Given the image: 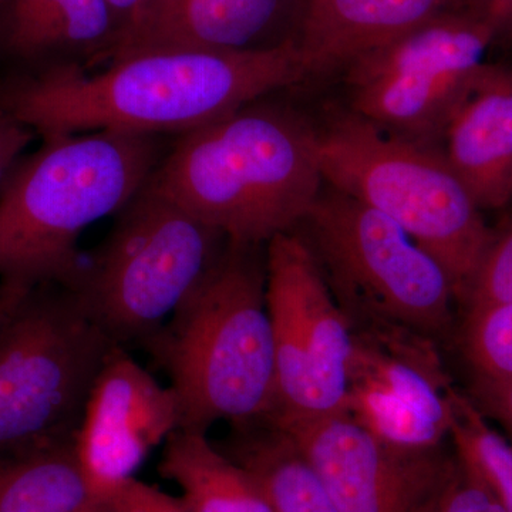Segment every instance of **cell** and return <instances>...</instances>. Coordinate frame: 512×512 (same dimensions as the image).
<instances>
[{"label": "cell", "instance_id": "26", "mask_svg": "<svg viewBox=\"0 0 512 512\" xmlns=\"http://www.w3.org/2000/svg\"><path fill=\"white\" fill-rule=\"evenodd\" d=\"M471 402L487 419L501 424L512 444V379L480 382L474 380Z\"/></svg>", "mask_w": 512, "mask_h": 512}, {"label": "cell", "instance_id": "30", "mask_svg": "<svg viewBox=\"0 0 512 512\" xmlns=\"http://www.w3.org/2000/svg\"><path fill=\"white\" fill-rule=\"evenodd\" d=\"M507 42L512 45V16L511 18L505 19L501 23L500 36H498V42Z\"/></svg>", "mask_w": 512, "mask_h": 512}, {"label": "cell", "instance_id": "16", "mask_svg": "<svg viewBox=\"0 0 512 512\" xmlns=\"http://www.w3.org/2000/svg\"><path fill=\"white\" fill-rule=\"evenodd\" d=\"M448 163L481 211L512 205V64L487 62L443 140Z\"/></svg>", "mask_w": 512, "mask_h": 512}, {"label": "cell", "instance_id": "27", "mask_svg": "<svg viewBox=\"0 0 512 512\" xmlns=\"http://www.w3.org/2000/svg\"><path fill=\"white\" fill-rule=\"evenodd\" d=\"M36 131L32 127L20 123L12 133L0 140V184L5 180L10 168L22 156L23 150L35 140Z\"/></svg>", "mask_w": 512, "mask_h": 512}, {"label": "cell", "instance_id": "17", "mask_svg": "<svg viewBox=\"0 0 512 512\" xmlns=\"http://www.w3.org/2000/svg\"><path fill=\"white\" fill-rule=\"evenodd\" d=\"M470 0H311L301 47L309 74L343 69Z\"/></svg>", "mask_w": 512, "mask_h": 512}, {"label": "cell", "instance_id": "9", "mask_svg": "<svg viewBox=\"0 0 512 512\" xmlns=\"http://www.w3.org/2000/svg\"><path fill=\"white\" fill-rule=\"evenodd\" d=\"M500 22L483 10L444 13L346 64L350 111L387 136L441 148Z\"/></svg>", "mask_w": 512, "mask_h": 512}, {"label": "cell", "instance_id": "3", "mask_svg": "<svg viewBox=\"0 0 512 512\" xmlns=\"http://www.w3.org/2000/svg\"><path fill=\"white\" fill-rule=\"evenodd\" d=\"M174 138L128 130L43 136L0 184V285L73 288L84 229L146 185Z\"/></svg>", "mask_w": 512, "mask_h": 512}, {"label": "cell", "instance_id": "31", "mask_svg": "<svg viewBox=\"0 0 512 512\" xmlns=\"http://www.w3.org/2000/svg\"><path fill=\"white\" fill-rule=\"evenodd\" d=\"M148 3H150V2H148ZM147 6H148V5H147Z\"/></svg>", "mask_w": 512, "mask_h": 512}, {"label": "cell", "instance_id": "15", "mask_svg": "<svg viewBox=\"0 0 512 512\" xmlns=\"http://www.w3.org/2000/svg\"><path fill=\"white\" fill-rule=\"evenodd\" d=\"M120 26L107 0H0V53L6 77L109 64Z\"/></svg>", "mask_w": 512, "mask_h": 512}, {"label": "cell", "instance_id": "6", "mask_svg": "<svg viewBox=\"0 0 512 512\" xmlns=\"http://www.w3.org/2000/svg\"><path fill=\"white\" fill-rule=\"evenodd\" d=\"M228 244L221 229L146 183L114 215L113 228L70 289L117 346H144Z\"/></svg>", "mask_w": 512, "mask_h": 512}, {"label": "cell", "instance_id": "12", "mask_svg": "<svg viewBox=\"0 0 512 512\" xmlns=\"http://www.w3.org/2000/svg\"><path fill=\"white\" fill-rule=\"evenodd\" d=\"M311 464L339 512H430L457 466L446 448L383 443L348 413L271 419Z\"/></svg>", "mask_w": 512, "mask_h": 512}, {"label": "cell", "instance_id": "7", "mask_svg": "<svg viewBox=\"0 0 512 512\" xmlns=\"http://www.w3.org/2000/svg\"><path fill=\"white\" fill-rule=\"evenodd\" d=\"M293 232L309 248L350 328L402 326L443 340L453 330V284L396 222L323 181Z\"/></svg>", "mask_w": 512, "mask_h": 512}, {"label": "cell", "instance_id": "11", "mask_svg": "<svg viewBox=\"0 0 512 512\" xmlns=\"http://www.w3.org/2000/svg\"><path fill=\"white\" fill-rule=\"evenodd\" d=\"M346 413L400 450L443 447L454 396L439 342L402 326L353 328Z\"/></svg>", "mask_w": 512, "mask_h": 512}, {"label": "cell", "instance_id": "4", "mask_svg": "<svg viewBox=\"0 0 512 512\" xmlns=\"http://www.w3.org/2000/svg\"><path fill=\"white\" fill-rule=\"evenodd\" d=\"M144 348L170 376L180 429L269 420L278 409L266 245L229 239L220 261Z\"/></svg>", "mask_w": 512, "mask_h": 512}, {"label": "cell", "instance_id": "29", "mask_svg": "<svg viewBox=\"0 0 512 512\" xmlns=\"http://www.w3.org/2000/svg\"><path fill=\"white\" fill-rule=\"evenodd\" d=\"M470 2L474 8L483 10L497 19L500 26L505 19L512 16V0H470Z\"/></svg>", "mask_w": 512, "mask_h": 512}, {"label": "cell", "instance_id": "24", "mask_svg": "<svg viewBox=\"0 0 512 512\" xmlns=\"http://www.w3.org/2000/svg\"><path fill=\"white\" fill-rule=\"evenodd\" d=\"M430 512L501 511L483 483L457 457L456 470Z\"/></svg>", "mask_w": 512, "mask_h": 512}, {"label": "cell", "instance_id": "8", "mask_svg": "<svg viewBox=\"0 0 512 512\" xmlns=\"http://www.w3.org/2000/svg\"><path fill=\"white\" fill-rule=\"evenodd\" d=\"M114 346L73 289H29L0 329V457L74 443Z\"/></svg>", "mask_w": 512, "mask_h": 512}, {"label": "cell", "instance_id": "23", "mask_svg": "<svg viewBox=\"0 0 512 512\" xmlns=\"http://www.w3.org/2000/svg\"><path fill=\"white\" fill-rule=\"evenodd\" d=\"M512 302V220L494 229L464 299V311Z\"/></svg>", "mask_w": 512, "mask_h": 512}, {"label": "cell", "instance_id": "10", "mask_svg": "<svg viewBox=\"0 0 512 512\" xmlns=\"http://www.w3.org/2000/svg\"><path fill=\"white\" fill-rule=\"evenodd\" d=\"M266 303L278 383L271 419L346 413L352 328L296 232L266 244Z\"/></svg>", "mask_w": 512, "mask_h": 512}, {"label": "cell", "instance_id": "18", "mask_svg": "<svg viewBox=\"0 0 512 512\" xmlns=\"http://www.w3.org/2000/svg\"><path fill=\"white\" fill-rule=\"evenodd\" d=\"M158 471L178 485L190 512H272L254 474L212 444L207 433L175 430L165 440Z\"/></svg>", "mask_w": 512, "mask_h": 512}, {"label": "cell", "instance_id": "19", "mask_svg": "<svg viewBox=\"0 0 512 512\" xmlns=\"http://www.w3.org/2000/svg\"><path fill=\"white\" fill-rule=\"evenodd\" d=\"M224 451L254 474L272 512H339L311 464L271 420L234 424Z\"/></svg>", "mask_w": 512, "mask_h": 512}, {"label": "cell", "instance_id": "2", "mask_svg": "<svg viewBox=\"0 0 512 512\" xmlns=\"http://www.w3.org/2000/svg\"><path fill=\"white\" fill-rule=\"evenodd\" d=\"M275 93L175 136L147 184L232 241L293 231L325 180L318 128Z\"/></svg>", "mask_w": 512, "mask_h": 512}, {"label": "cell", "instance_id": "22", "mask_svg": "<svg viewBox=\"0 0 512 512\" xmlns=\"http://www.w3.org/2000/svg\"><path fill=\"white\" fill-rule=\"evenodd\" d=\"M460 346L474 380L512 379V302L467 311Z\"/></svg>", "mask_w": 512, "mask_h": 512}, {"label": "cell", "instance_id": "14", "mask_svg": "<svg viewBox=\"0 0 512 512\" xmlns=\"http://www.w3.org/2000/svg\"><path fill=\"white\" fill-rule=\"evenodd\" d=\"M311 0H150L110 62L150 50L301 49Z\"/></svg>", "mask_w": 512, "mask_h": 512}, {"label": "cell", "instance_id": "20", "mask_svg": "<svg viewBox=\"0 0 512 512\" xmlns=\"http://www.w3.org/2000/svg\"><path fill=\"white\" fill-rule=\"evenodd\" d=\"M0 512H113L77 461L74 443L0 457Z\"/></svg>", "mask_w": 512, "mask_h": 512}, {"label": "cell", "instance_id": "5", "mask_svg": "<svg viewBox=\"0 0 512 512\" xmlns=\"http://www.w3.org/2000/svg\"><path fill=\"white\" fill-rule=\"evenodd\" d=\"M318 158L325 183L382 212L443 266L463 305L494 229L444 151L348 111L318 131Z\"/></svg>", "mask_w": 512, "mask_h": 512}, {"label": "cell", "instance_id": "28", "mask_svg": "<svg viewBox=\"0 0 512 512\" xmlns=\"http://www.w3.org/2000/svg\"><path fill=\"white\" fill-rule=\"evenodd\" d=\"M148 2L150 0H107L120 26V40L136 26Z\"/></svg>", "mask_w": 512, "mask_h": 512}, {"label": "cell", "instance_id": "13", "mask_svg": "<svg viewBox=\"0 0 512 512\" xmlns=\"http://www.w3.org/2000/svg\"><path fill=\"white\" fill-rule=\"evenodd\" d=\"M177 397L121 346H114L101 367L74 451L100 497L136 478L148 454L180 429Z\"/></svg>", "mask_w": 512, "mask_h": 512}, {"label": "cell", "instance_id": "1", "mask_svg": "<svg viewBox=\"0 0 512 512\" xmlns=\"http://www.w3.org/2000/svg\"><path fill=\"white\" fill-rule=\"evenodd\" d=\"M311 77L301 49L271 53L150 50L89 76L55 70L0 80V110L37 136L99 130L178 134Z\"/></svg>", "mask_w": 512, "mask_h": 512}, {"label": "cell", "instance_id": "21", "mask_svg": "<svg viewBox=\"0 0 512 512\" xmlns=\"http://www.w3.org/2000/svg\"><path fill=\"white\" fill-rule=\"evenodd\" d=\"M454 453L483 483L501 512H512V444L461 392L454 396Z\"/></svg>", "mask_w": 512, "mask_h": 512}, {"label": "cell", "instance_id": "25", "mask_svg": "<svg viewBox=\"0 0 512 512\" xmlns=\"http://www.w3.org/2000/svg\"><path fill=\"white\" fill-rule=\"evenodd\" d=\"M106 501L113 512H190L181 498L165 494L137 478L111 491Z\"/></svg>", "mask_w": 512, "mask_h": 512}]
</instances>
